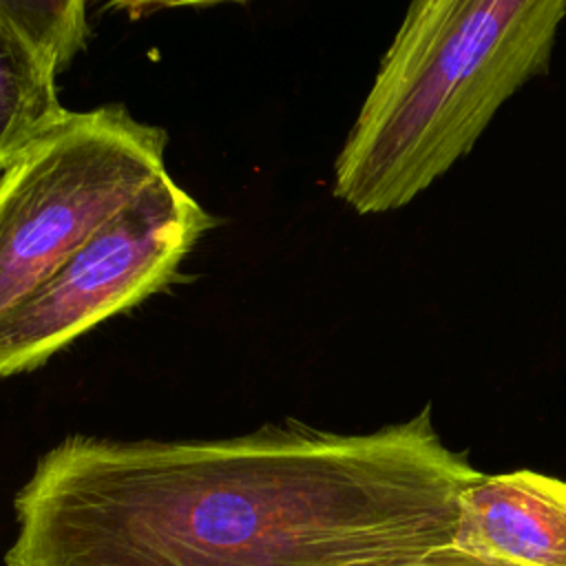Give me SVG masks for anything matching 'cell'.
<instances>
[{"label":"cell","mask_w":566,"mask_h":566,"mask_svg":"<svg viewBox=\"0 0 566 566\" xmlns=\"http://www.w3.org/2000/svg\"><path fill=\"white\" fill-rule=\"evenodd\" d=\"M480 473L431 405L371 433L301 420L223 440L69 436L13 506L4 566H418Z\"/></svg>","instance_id":"obj_1"},{"label":"cell","mask_w":566,"mask_h":566,"mask_svg":"<svg viewBox=\"0 0 566 566\" xmlns=\"http://www.w3.org/2000/svg\"><path fill=\"white\" fill-rule=\"evenodd\" d=\"M214 223L168 170L159 175L0 318V378L40 367L95 325L168 287Z\"/></svg>","instance_id":"obj_4"},{"label":"cell","mask_w":566,"mask_h":566,"mask_svg":"<svg viewBox=\"0 0 566 566\" xmlns=\"http://www.w3.org/2000/svg\"><path fill=\"white\" fill-rule=\"evenodd\" d=\"M84 2L0 0V172L69 111L55 75L91 33Z\"/></svg>","instance_id":"obj_5"},{"label":"cell","mask_w":566,"mask_h":566,"mask_svg":"<svg viewBox=\"0 0 566 566\" xmlns=\"http://www.w3.org/2000/svg\"><path fill=\"white\" fill-rule=\"evenodd\" d=\"M166 142L119 104L69 111L0 172V318L166 172Z\"/></svg>","instance_id":"obj_3"},{"label":"cell","mask_w":566,"mask_h":566,"mask_svg":"<svg viewBox=\"0 0 566 566\" xmlns=\"http://www.w3.org/2000/svg\"><path fill=\"white\" fill-rule=\"evenodd\" d=\"M566 0H413L334 164L358 214L405 208L546 75Z\"/></svg>","instance_id":"obj_2"},{"label":"cell","mask_w":566,"mask_h":566,"mask_svg":"<svg viewBox=\"0 0 566 566\" xmlns=\"http://www.w3.org/2000/svg\"><path fill=\"white\" fill-rule=\"evenodd\" d=\"M418 566H500V564L478 559L455 546H444V548L429 553Z\"/></svg>","instance_id":"obj_7"},{"label":"cell","mask_w":566,"mask_h":566,"mask_svg":"<svg viewBox=\"0 0 566 566\" xmlns=\"http://www.w3.org/2000/svg\"><path fill=\"white\" fill-rule=\"evenodd\" d=\"M451 546L500 566H566V482L528 469L482 475L460 495Z\"/></svg>","instance_id":"obj_6"}]
</instances>
